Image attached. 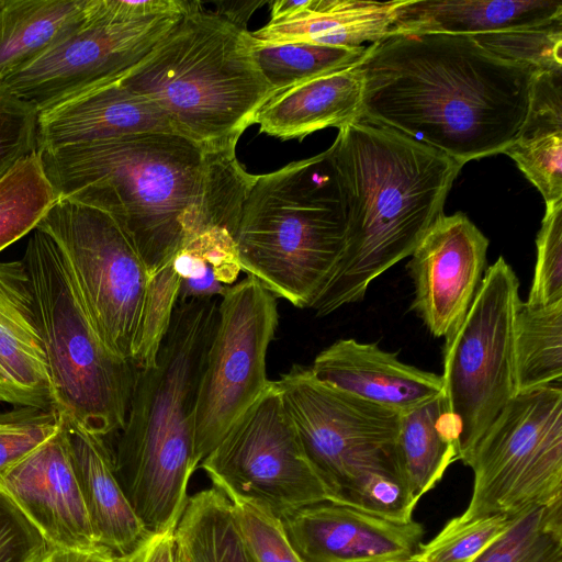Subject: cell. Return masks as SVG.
Returning <instances> with one entry per match:
<instances>
[{
	"label": "cell",
	"instance_id": "1",
	"mask_svg": "<svg viewBox=\"0 0 562 562\" xmlns=\"http://www.w3.org/2000/svg\"><path fill=\"white\" fill-rule=\"evenodd\" d=\"M38 153L61 199L109 214L149 277L204 227L233 231L254 177L235 153H209L178 133H143Z\"/></svg>",
	"mask_w": 562,
	"mask_h": 562
},
{
	"label": "cell",
	"instance_id": "2",
	"mask_svg": "<svg viewBox=\"0 0 562 562\" xmlns=\"http://www.w3.org/2000/svg\"><path fill=\"white\" fill-rule=\"evenodd\" d=\"M361 120L415 138L463 166L499 154L519 132L535 68L475 38L394 34L360 60Z\"/></svg>",
	"mask_w": 562,
	"mask_h": 562
},
{
	"label": "cell",
	"instance_id": "3",
	"mask_svg": "<svg viewBox=\"0 0 562 562\" xmlns=\"http://www.w3.org/2000/svg\"><path fill=\"white\" fill-rule=\"evenodd\" d=\"M326 150L345 215L339 260L312 305L316 316L362 301L373 280L409 257L443 214L462 166L389 127L355 120Z\"/></svg>",
	"mask_w": 562,
	"mask_h": 562
},
{
	"label": "cell",
	"instance_id": "4",
	"mask_svg": "<svg viewBox=\"0 0 562 562\" xmlns=\"http://www.w3.org/2000/svg\"><path fill=\"white\" fill-rule=\"evenodd\" d=\"M220 297L178 301L156 364L136 369L113 462L116 477L149 533L175 530L199 468L195 413L218 319Z\"/></svg>",
	"mask_w": 562,
	"mask_h": 562
},
{
	"label": "cell",
	"instance_id": "5",
	"mask_svg": "<svg viewBox=\"0 0 562 562\" xmlns=\"http://www.w3.org/2000/svg\"><path fill=\"white\" fill-rule=\"evenodd\" d=\"M248 32L192 1L154 49L119 81L156 104L177 133L209 153H235L273 93L250 54Z\"/></svg>",
	"mask_w": 562,
	"mask_h": 562
},
{
	"label": "cell",
	"instance_id": "6",
	"mask_svg": "<svg viewBox=\"0 0 562 562\" xmlns=\"http://www.w3.org/2000/svg\"><path fill=\"white\" fill-rule=\"evenodd\" d=\"M345 215L327 151L252 177L235 244L241 271L276 297L311 308L345 243Z\"/></svg>",
	"mask_w": 562,
	"mask_h": 562
},
{
	"label": "cell",
	"instance_id": "7",
	"mask_svg": "<svg viewBox=\"0 0 562 562\" xmlns=\"http://www.w3.org/2000/svg\"><path fill=\"white\" fill-rule=\"evenodd\" d=\"M274 382L334 502L413 520L417 505L395 447L401 413L323 383L301 364Z\"/></svg>",
	"mask_w": 562,
	"mask_h": 562
},
{
	"label": "cell",
	"instance_id": "8",
	"mask_svg": "<svg viewBox=\"0 0 562 562\" xmlns=\"http://www.w3.org/2000/svg\"><path fill=\"white\" fill-rule=\"evenodd\" d=\"M22 261L56 409L99 436L119 432L130 408L135 366L112 353L99 337L53 237L35 228Z\"/></svg>",
	"mask_w": 562,
	"mask_h": 562
},
{
	"label": "cell",
	"instance_id": "9",
	"mask_svg": "<svg viewBox=\"0 0 562 562\" xmlns=\"http://www.w3.org/2000/svg\"><path fill=\"white\" fill-rule=\"evenodd\" d=\"M520 301L518 277L499 256L485 270L459 326L445 337L443 415L463 464L516 395L514 329Z\"/></svg>",
	"mask_w": 562,
	"mask_h": 562
},
{
	"label": "cell",
	"instance_id": "10",
	"mask_svg": "<svg viewBox=\"0 0 562 562\" xmlns=\"http://www.w3.org/2000/svg\"><path fill=\"white\" fill-rule=\"evenodd\" d=\"M472 493L459 520L517 517L562 501V387L518 393L476 443Z\"/></svg>",
	"mask_w": 562,
	"mask_h": 562
},
{
	"label": "cell",
	"instance_id": "11",
	"mask_svg": "<svg viewBox=\"0 0 562 562\" xmlns=\"http://www.w3.org/2000/svg\"><path fill=\"white\" fill-rule=\"evenodd\" d=\"M36 228L61 249L91 323L105 347L133 363L149 274L105 212L60 199Z\"/></svg>",
	"mask_w": 562,
	"mask_h": 562
},
{
	"label": "cell",
	"instance_id": "12",
	"mask_svg": "<svg viewBox=\"0 0 562 562\" xmlns=\"http://www.w3.org/2000/svg\"><path fill=\"white\" fill-rule=\"evenodd\" d=\"M199 467L225 496L249 499L281 519L305 506L334 502L274 381Z\"/></svg>",
	"mask_w": 562,
	"mask_h": 562
},
{
	"label": "cell",
	"instance_id": "13",
	"mask_svg": "<svg viewBox=\"0 0 562 562\" xmlns=\"http://www.w3.org/2000/svg\"><path fill=\"white\" fill-rule=\"evenodd\" d=\"M278 323L277 297L252 277L221 296L196 403L199 464L270 384L267 353Z\"/></svg>",
	"mask_w": 562,
	"mask_h": 562
},
{
	"label": "cell",
	"instance_id": "14",
	"mask_svg": "<svg viewBox=\"0 0 562 562\" xmlns=\"http://www.w3.org/2000/svg\"><path fill=\"white\" fill-rule=\"evenodd\" d=\"M184 12L119 20L105 15L95 0H89L87 20L78 31L5 79L0 88L29 102L37 112L45 111L86 90L121 79L154 49Z\"/></svg>",
	"mask_w": 562,
	"mask_h": 562
},
{
	"label": "cell",
	"instance_id": "15",
	"mask_svg": "<svg viewBox=\"0 0 562 562\" xmlns=\"http://www.w3.org/2000/svg\"><path fill=\"white\" fill-rule=\"evenodd\" d=\"M488 239L461 212L440 215L409 256L412 308L435 337L452 333L485 272Z\"/></svg>",
	"mask_w": 562,
	"mask_h": 562
},
{
	"label": "cell",
	"instance_id": "16",
	"mask_svg": "<svg viewBox=\"0 0 562 562\" xmlns=\"http://www.w3.org/2000/svg\"><path fill=\"white\" fill-rule=\"evenodd\" d=\"M281 520L302 562H413L425 535L414 519L397 521L333 501Z\"/></svg>",
	"mask_w": 562,
	"mask_h": 562
},
{
	"label": "cell",
	"instance_id": "17",
	"mask_svg": "<svg viewBox=\"0 0 562 562\" xmlns=\"http://www.w3.org/2000/svg\"><path fill=\"white\" fill-rule=\"evenodd\" d=\"M0 488L37 528L48 547L100 548L78 483L63 417L61 427L53 437L0 475Z\"/></svg>",
	"mask_w": 562,
	"mask_h": 562
},
{
	"label": "cell",
	"instance_id": "18",
	"mask_svg": "<svg viewBox=\"0 0 562 562\" xmlns=\"http://www.w3.org/2000/svg\"><path fill=\"white\" fill-rule=\"evenodd\" d=\"M119 80L86 90L38 112L36 150L143 133H177L156 104L125 88Z\"/></svg>",
	"mask_w": 562,
	"mask_h": 562
},
{
	"label": "cell",
	"instance_id": "19",
	"mask_svg": "<svg viewBox=\"0 0 562 562\" xmlns=\"http://www.w3.org/2000/svg\"><path fill=\"white\" fill-rule=\"evenodd\" d=\"M308 368L318 381L401 414L442 395L441 375L352 338L329 345Z\"/></svg>",
	"mask_w": 562,
	"mask_h": 562
},
{
	"label": "cell",
	"instance_id": "20",
	"mask_svg": "<svg viewBox=\"0 0 562 562\" xmlns=\"http://www.w3.org/2000/svg\"><path fill=\"white\" fill-rule=\"evenodd\" d=\"M0 402L55 408L46 355L22 260L0 261Z\"/></svg>",
	"mask_w": 562,
	"mask_h": 562
},
{
	"label": "cell",
	"instance_id": "21",
	"mask_svg": "<svg viewBox=\"0 0 562 562\" xmlns=\"http://www.w3.org/2000/svg\"><path fill=\"white\" fill-rule=\"evenodd\" d=\"M60 415L97 542L116 557L123 558L150 533L119 483L113 453L105 437L93 434Z\"/></svg>",
	"mask_w": 562,
	"mask_h": 562
},
{
	"label": "cell",
	"instance_id": "22",
	"mask_svg": "<svg viewBox=\"0 0 562 562\" xmlns=\"http://www.w3.org/2000/svg\"><path fill=\"white\" fill-rule=\"evenodd\" d=\"M360 60L272 93L258 109L254 124L273 137L301 139L359 120L363 90Z\"/></svg>",
	"mask_w": 562,
	"mask_h": 562
},
{
	"label": "cell",
	"instance_id": "23",
	"mask_svg": "<svg viewBox=\"0 0 562 562\" xmlns=\"http://www.w3.org/2000/svg\"><path fill=\"white\" fill-rule=\"evenodd\" d=\"M562 21L554 0H402L389 35L479 36Z\"/></svg>",
	"mask_w": 562,
	"mask_h": 562
},
{
	"label": "cell",
	"instance_id": "24",
	"mask_svg": "<svg viewBox=\"0 0 562 562\" xmlns=\"http://www.w3.org/2000/svg\"><path fill=\"white\" fill-rule=\"evenodd\" d=\"M402 0H305L294 14L249 32L256 43L360 47L387 36Z\"/></svg>",
	"mask_w": 562,
	"mask_h": 562
},
{
	"label": "cell",
	"instance_id": "25",
	"mask_svg": "<svg viewBox=\"0 0 562 562\" xmlns=\"http://www.w3.org/2000/svg\"><path fill=\"white\" fill-rule=\"evenodd\" d=\"M503 154L538 189L546 205L562 200V69L535 71L526 119Z\"/></svg>",
	"mask_w": 562,
	"mask_h": 562
},
{
	"label": "cell",
	"instance_id": "26",
	"mask_svg": "<svg viewBox=\"0 0 562 562\" xmlns=\"http://www.w3.org/2000/svg\"><path fill=\"white\" fill-rule=\"evenodd\" d=\"M89 0H0V85L86 22Z\"/></svg>",
	"mask_w": 562,
	"mask_h": 562
},
{
	"label": "cell",
	"instance_id": "27",
	"mask_svg": "<svg viewBox=\"0 0 562 562\" xmlns=\"http://www.w3.org/2000/svg\"><path fill=\"white\" fill-rule=\"evenodd\" d=\"M396 456L414 503L430 492L458 460L443 415L442 395L400 415Z\"/></svg>",
	"mask_w": 562,
	"mask_h": 562
},
{
	"label": "cell",
	"instance_id": "28",
	"mask_svg": "<svg viewBox=\"0 0 562 562\" xmlns=\"http://www.w3.org/2000/svg\"><path fill=\"white\" fill-rule=\"evenodd\" d=\"M516 394L561 384L562 300L530 307L520 301L514 329Z\"/></svg>",
	"mask_w": 562,
	"mask_h": 562
},
{
	"label": "cell",
	"instance_id": "29",
	"mask_svg": "<svg viewBox=\"0 0 562 562\" xmlns=\"http://www.w3.org/2000/svg\"><path fill=\"white\" fill-rule=\"evenodd\" d=\"M178 562H251L231 504L217 493L190 498L176 529Z\"/></svg>",
	"mask_w": 562,
	"mask_h": 562
},
{
	"label": "cell",
	"instance_id": "30",
	"mask_svg": "<svg viewBox=\"0 0 562 562\" xmlns=\"http://www.w3.org/2000/svg\"><path fill=\"white\" fill-rule=\"evenodd\" d=\"M171 262L181 279L178 301L221 297L241 271L234 236L222 226L187 237Z\"/></svg>",
	"mask_w": 562,
	"mask_h": 562
},
{
	"label": "cell",
	"instance_id": "31",
	"mask_svg": "<svg viewBox=\"0 0 562 562\" xmlns=\"http://www.w3.org/2000/svg\"><path fill=\"white\" fill-rule=\"evenodd\" d=\"M61 199L34 150L0 179V251L34 231Z\"/></svg>",
	"mask_w": 562,
	"mask_h": 562
},
{
	"label": "cell",
	"instance_id": "32",
	"mask_svg": "<svg viewBox=\"0 0 562 562\" xmlns=\"http://www.w3.org/2000/svg\"><path fill=\"white\" fill-rule=\"evenodd\" d=\"M250 54L273 93L359 61L368 46L333 47L302 42L256 43Z\"/></svg>",
	"mask_w": 562,
	"mask_h": 562
},
{
	"label": "cell",
	"instance_id": "33",
	"mask_svg": "<svg viewBox=\"0 0 562 562\" xmlns=\"http://www.w3.org/2000/svg\"><path fill=\"white\" fill-rule=\"evenodd\" d=\"M473 562H562V501L520 514Z\"/></svg>",
	"mask_w": 562,
	"mask_h": 562
},
{
	"label": "cell",
	"instance_id": "34",
	"mask_svg": "<svg viewBox=\"0 0 562 562\" xmlns=\"http://www.w3.org/2000/svg\"><path fill=\"white\" fill-rule=\"evenodd\" d=\"M517 517L505 514L470 520L453 517L431 540L420 546L413 562H473Z\"/></svg>",
	"mask_w": 562,
	"mask_h": 562
},
{
	"label": "cell",
	"instance_id": "35",
	"mask_svg": "<svg viewBox=\"0 0 562 562\" xmlns=\"http://www.w3.org/2000/svg\"><path fill=\"white\" fill-rule=\"evenodd\" d=\"M226 497L251 562H302L281 518L249 499Z\"/></svg>",
	"mask_w": 562,
	"mask_h": 562
},
{
	"label": "cell",
	"instance_id": "36",
	"mask_svg": "<svg viewBox=\"0 0 562 562\" xmlns=\"http://www.w3.org/2000/svg\"><path fill=\"white\" fill-rule=\"evenodd\" d=\"M180 284L181 279L171 260L149 278L139 345L133 361L136 369H148L156 364L161 342L179 299Z\"/></svg>",
	"mask_w": 562,
	"mask_h": 562
},
{
	"label": "cell",
	"instance_id": "37",
	"mask_svg": "<svg viewBox=\"0 0 562 562\" xmlns=\"http://www.w3.org/2000/svg\"><path fill=\"white\" fill-rule=\"evenodd\" d=\"M473 38L497 56L528 65L536 70L562 69V21Z\"/></svg>",
	"mask_w": 562,
	"mask_h": 562
},
{
	"label": "cell",
	"instance_id": "38",
	"mask_svg": "<svg viewBox=\"0 0 562 562\" xmlns=\"http://www.w3.org/2000/svg\"><path fill=\"white\" fill-rule=\"evenodd\" d=\"M61 427L55 408L15 406L0 413V475L53 437Z\"/></svg>",
	"mask_w": 562,
	"mask_h": 562
},
{
	"label": "cell",
	"instance_id": "39",
	"mask_svg": "<svg viewBox=\"0 0 562 562\" xmlns=\"http://www.w3.org/2000/svg\"><path fill=\"white\" fill-rule=\"evenodd\" d=\"M536 246V265L525 302L530 307L546 306L562 300V200L546 205Z\"/></svg>",
	"mask_w": 562,
	"mask_h": 562
},
{
	"label": "cell",
	"instance_id": "40",
	"mask_svg": "<svg viewBox=\"0 0 562 562\" xmlns=\"http://www.w3.org/2000/svg\"><path fill=\"white\" fill-rule=\"evenodd\" d=\"M37 110L0 88V179L36 150Z\"/></svg>",
	"mask_w": 562,
	"mask_h": 562
},
{
	"label": "cell",
	"instance_id": "41",
	"mask_svg": "<svg viewBox=\"0 0 562 562\" xmlns=\"http://www.w3.org/2000/svg\"><path fill=\"white\" fill-rule=\"evenodd\" d=\"M47 548L37 528L0 488V562H38Z\"/></svg>",
	"mask_w": 562,
	"mask_h": 562
},
{
	"label": "cell",
	"instance_id": "42",
	"mask_svg": "<svg viewBox=\"0 0 562 562\" xmlns=\"http://www.w3.org/2000/svg\"><path fill=\"white\" fill-rule=\"evenodd\" d=\"M122 562H178L175 530L150 533Z\"/></svg>",
	"mask_w": 562,
	"mask_h": 562
},
{
	"label": "cell",
	"instance_id": "43",
	"mask_svg": "<svg viewBox=\"0 0 562 562\" xmlns=\"http://www.w3.org/2000/svg\"><path fill=\"white\" fill-rule=\"evenodd\" d=\"M38 562H122V559L102 547L92 550L48 547Z\"/></svg>",
	"mask_w": 562,
	"mask_h": 562
}]
</instances>
